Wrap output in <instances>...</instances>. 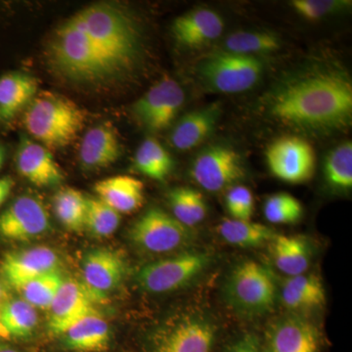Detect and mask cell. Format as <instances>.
Wrapping results in <instances>:
<instances>
[{
  "instance_id": "6da1fadb",
  "label": "cell",
  "mask_w": 352,
  "mask_h": 352,
  "mask_svg": "<svg viewBox=\"0 0 352 352\" xmlns=\"http://www.w3.org/2000/svg\"><path fill=\"white\" fill-rule=\"evenodd\" d=\"M270 113L302 131H340L351 122L352 83L349 76L335 69L298 76L271 96Z\"/></svg>"
},
{
  "instance_id": "7a4b0ae2",
  "label": "cell",
  "mask_w": 352,
  "mask_h": 352,
  "mask_svg": "<svg viewBox=\"0 0 352 352\" xmlns=\"http://www.w3.org/2000/svg\"><path fill=\"white\" fill-rule=\"evenodd\" d=\"M87 34L96 50L120 74L129 71L141 54V36L135 21L120 6L94 3L69 18Z\"/></svg>"
},
{
  "instance_id": "3957f363",
  "label": "cell",
  "mask_w": 352,
  "mask_h": 352,
  "mask_svg": "<svg viewBox=\"0 0 352 352\" xmlns=\"http://www.w3.org/2000/svg\"><path fill=\"white\" fill-rule=\"evenodd\" d=\"M23 122L30 135L39 144L47 149H61L82 131L85 115L66 97L41 92L28 106Z\"/></svg>"
},
{
  "instance_id": "277c9868",
  "label": "cell",
  "mask_w": 352,
  "mask_h": 352,
  "mask_svg": "<svg viewBox=\"0 0 352 352\" xmlns=\"http://www.w3.org/2000/svg\"><path fill=\"white\" fill-rule=\"evenodd\" d=\"M50 58L58 71L72 80L99 82L120 75L71 19L55 32L50 44Z\"/></svg>"
},
{
  "instance_id": "5b68a950",
  "label": "cell",
  "mask_w": 352,
  "mask_h": 352,
  "mask_svg": "<svg viewBox=\"0 0 352 352\" xmlns=\"http://www.w3.org/2000/svg\"><path fill=\"white\" fill-rule=\"evenodd\" d=\"M226 298L242 314L261 315L276 302L274 277L256 261H245L235 266L226 285Z\"/></svg>"
},
{
  "instance_id": "8992f818",
  "label": "cell",
  "mask_w": 352,
  "mask_h": 352,
  "mask_svg": "<svg viewBox=\"0 0 352 352\" xmlns=\"http://www.w3.org/2000/svg\"><path fill=\"white\" fill-rule=\"evenodd\" d=\"M263 65L254 56L235 53H214L199 65L201 82L220 94H240L256 85L263 75Z\"/></svg>"
},
{
  "instance_id": "52a82bcc",
  "label": "cell",
  "mask_w": 352,
  "mask_h": 352,
  "mask_svg": "<svg viewBox=\"0 0 352 352\" xmlns=\"http://www.w3.org/2000/svg\"><path fill=\"white\" fill-rule=\"evenodd\" d=\"M210 263L212 258L208 252H185L143 266L136 280L149 293H170L191 283Z\"/></svg>"
},
{
  "instance_id": "ba28073f",
  "label": "cell",
  "mask_w": 352,
  "mask_h": 352,
  "mask_svg": "<svg viewBox=\"0 0 352 352\" xmlns=\"http://www.w3.org/2000/svg\"><path fill=\"white\" fill-rule=\"evenodd\" d=\"M133 244L146 252L164 254L175 251L191 239L190 228L183 226L163 208H150L129 230Z\"/></svg>"
},
{
  "instance_id": "9c48e42d",
  "label": "cell",
  "mask_w": 352,
  "mask_h": 352,
  "mask_svg": "<svg viewBox=\"0 0 352 352\" xmlns=\"http://www.w3.org/2000/svg\"><path fill=\"white\" fill-rule=\"evenodd\" d=\"M217 339V326L212 321L192 315L157 331L148 352H212Z\"/></svg>"
},
{
  "instance_id": "30bf717a",
  "label": "cell",
  "mask_w": 352,
  "mask_h": 352,
  "mask_svg": "<svg viewBox=\"0 0 352 352\" xmlns=\"http://www.w3.org/2000/svg\"><path fill=\"white\" fill-rule=\"evenodd\" d=\"M266 163L275 177L300 184L314 175L316 156L312 145L302 138L286 135L276 139L265 152Z\"/></svg>"
},
{
  "instance_id": "8fae6325",
  "label": "cell",
  "mask_w": 352,
  "mask_h": 352,
  "mask_svg": "<svg viewBox=\"0 0 352 352\" xmlns=\"http://www.w3.org/2000/svg\"><path fill=\"white\" fill-rule=\"evenodd\" d=\"M191 175L206 191L217 193L245 177V166L239 153L227 146L206 148L194 160Z\"/></svg>"
},
{
  "instance_id": "7c38bea8",
  "label": "cell",
  "mask_w": 352,
  "mask_h": 352,
  "mask_svg": "<svg viewBox=\"0 0 352 352\" xmlns=\"http://www.w3.org/2000/svg\"><path fill=\"white\" fill-rule=\"evenodd\" d=\"M263 346L265 352H321L324 339L314 322L292 314L268 326Z\"/></svg>"
},
{
  "instance_id": "4fadbf2b",
  "label": "cell",
  "mask_w": 352,
  "mask_h": 352,
  "mask_svg": "<svg viewBox=\"0 0 352 352\" xmlns=\"http://www.w3.org/2000/svg\"><path fill=\"white\" fill-rule=\"evenodd\" d=\"M184 101V90L179 83L164 78L135 102L133 113L149 131H162L170 126Z\"/></svg>"
},
{
  "instance_id": "5bb4252c",
  "label": "cell",
  "mask_w": 352,
  "mask_h": 352,
  "mask_svg": "<svg viewBox=\"0 0 352 352\" xmlns=\"http://www.w3.org/2000/svg\"><path fill=\"white\" fill-rule=\"evenodd\" d=\"M50 219L43 201L34 196L15 199L0 214V237L13 242H28L43 236Z\"/></svg>"
},
{
  "instance_id": "9a60e30c",
  "label": "cell",
  "mask_w": 352,
  "mask_h": 352,
  "mask_svg": "<svg viewBox=\"0 0 352 352\" xmlns=\"http://www.w3.org/2000/svg\"><path fill=\"white\" fill-rule=\"evenodd\" d=\"M95 303L82 283L76 280H64L50 307L48 331L51 335L59 338L76 322L98 312Z\"/></svg>"
},
{
  "instance_id": "2e32d148",
  "label": "cell",
  "mask_w": 352,
  "mask_h": 352,
  "mask_svg": "<svg viewBox=\"0 0 352 352\" xmlns=\"http://www.w3.org/2000/svg\"><path fill=\"white\" fill-rule=\"evenodd\" d=\"M126 273V263L119 252L97 249L85 254L82 261V285L95 302H104L117 288Z\"/></svg>"
},
{
  "instance_id": "e0dca14e",
  "label": "cell",
  "mask_w": 352,
  "mask_h": 352,
  "mask_svg": "<svg viewBox=\"0 0 352 352\" xmlns=\"http://www.w3.org/2000/svg\"><path fill=\"white\" fill-rule=\"evenodd\" d=\"M60 265L56 252L38 245L7 252L0 263V271L7 283L16 289L30 280L59 270Z\"/></svg>"
},
{
  "instance_id": "ac0fdd59",
  "label": "cell",
  "mask_w": 352,
  "mask_h": 352,
  "mask_svg": "<svg viewBox=\"0 0 352 352\" xmlns=\"http://www.w3.org/2000/svg\"><path fill=\"white\" fill-rule=\"evenodd\" d=\"M16 166L21 175L38 187H54L64 180L61 168L50 149L32 139H21Z\"/></svg>"
},
{
  "instance_id": "d6986e66",
  "label": "cell",
  "mask_w": 352,
  "mask_h": 352,
  "mask_svg": "<svg viewBox=\"0 0 352 352\" xmlns=\"http://www.w3.org/2000/svg\"><path fill=\"white\" fill-rule=\"evenodd\" d=\"M223 29V20L219 14L199 7L176 18L171 30L178 43L185 47L199 48L219 38Z\"/></svg>"
},
{
  "instance_id": "ffe728a7",
  "label": "cell",
  "mask_w": 352,
  "mask_h": 352,
  "mask_svg": "<svg viewBox=\"0 0 352 352\" xmlns=\"http://www.w3.org/2000/svg\"><path fill=\"white\" fill-rule=\"evenodd\" d=\"M65 349L73 352H105L111 344L108 322L98 312L87 315L60 336Z\"/></svg>"
},
{
  "instance_id": "44dd1931",
  "label": "cell",
  "mask_w": 352,
  "mask_h": 352,
  "mask_svg": "<svg viewBox=\"0 0 352 352\" xmlns=\"http://www.w3.org/2000/svg\"><path fill=\"white\" fill-rule=\"evenodd\" d=\"M221 110L217 104L187 113L171 131V145L180 151L200 145L214 131Z\"/></svg>"
},
{
  "instance_id": "7402d4cb",
  "label": "cell",
  "mask_w": 352,
  "mask_h": 352,
  "mask_svg": "<svg viewBox=\"0 0 352 352\" xmlns=\"http://www.w3.org/2000/svg\"><path fill=\"white\" fill-rule=\"evenodd\" d=\"M97 197L119 214H131L144 201V185L138 178L116 175L105 178L94 185Z\"/></svg>"
},
{
  "instance_id": "603a6c76",
  "label": "cell",
  "mask_w": 352,
  "mask_h": 352,
  "mask_svg": "<svg viewBox=\"0 0 352 352\" xmlns=\"http://www.w3.org/2000/svg\"><path fill=\"white\" fill-rule=\"evenodd\" d=\"M120 156V144L110 124L91 127L83 136L80 148V163L87 168H106Z\"/></svg>"
},
{
  "instance_id": "cb8c5ba5",
  "label": "cell",
  "mask_w": 352,
  "mask_h": 352,
  "mask_svg": "<svg viewBox=\"0 0 352 352\" xmlns=\"http://www.w3.org/2000/svg\"><path fill=\"white\" fill-rule=\"evenodd\" d=\"M38 89L36 78L22 72H11L0 76V120H12L29 106Z\"/></svg>"
},
{
  "instance_id": "d4e9b609",
  "label": "cell",
  "mask_w": 352,
  "mask_h": 352,
  "mask_svg": "<svg viewBox=\"0 0 352 352\" xmlns=\"http://www.w3.org/2000/svg\"><path fill=\"white\" fill-rule=\"evenodd\" d=\"M275 266L287 276L305 274L311 263V248L302 236L276 235L271 242Z\"/></svg>"
},
{
  "instance_id": "484cf974",
  "label": "cell",
  "mask_w": 352,
  "mask_h": 352,
  "mask_svg": "<svg viewBox=\"0 0 352 352\" xmlns=\"http://www.w3.org/2000/svg\"><path fill=\"white\" fill-rule=\"evenodd\" d=\"M38 324L36 308L22 298H9L0 314V340H27Z\"/></svg>"
},
{
  "instance_id": "4316f807",
  "label": "cell",
  "mask_w": 352,
  "mask_h": 352,
  "mask_svg": "<svg viewBox=\"0 0 352 352\" xmlns=\"http://www.w3.org/2000/svg\"><path fill=\"white\" fill-rule=\"evenodd\" d=\"M217 233L228 244L241 248L261 247L274 239V230L251 220L224 219L217 226Z\"/></svg>"
},
{
  "instance_id": "83f0119b",
  "label": "cell",
  "mask_w": 352,
  "mask_h": 352,
  "mask_svg": "<svg viewBox=\"0 0 352 352\" xmlns=\"http://www.w3.org/2000/svg\"><path fill=\"white\" fill-rule=\"evenodd\" d=\"M168 200L173 217L188 228L198 226L207 217V204L198 190L177 187L168 192Z\"/></svg>"
},
{
  "instance_id": "f1b7e54d",
  "label": "cell",
  "mask_w": 352,
  "mask_h": 352,
  "mask_svg": "<svg viewBox=\"0 0 352 352\" xmlns=\"http://www.w3.org/2000/svg\"><path fill=\"white\" fill-rule=\"evenodd\" d=\"M134 166L143 175L163 182L173 170V160L159 141L149 138L139 146L134 157Z\"/></svg>"
},
{
  "instance_id": "f546056e",
  "label": "cell",
  "mask_w": 352,
  "mask_h": 352,
  "mask_svg": "<svg viewBox=\"0 0 352 352\" xmlns=\"http://www.w3.org/2000/svg\"><path fill=\"white\" fill-rule=\"evenodd\" d=\"M87 197L75 188L60 189L52 199L53 210L57 219L72 232L85 230Z\"/></svg>"
},
{
  "instance_id": "4dcf8cb0",
  "label": "cell",
  "mask_w": 352,
  "mask_h": 352,
  "mask_svg": "<svg viewBox=\"0 0 352 352\" xmlns=\"http://www.w3.org/2000/svg\"><path fill=\"white\" fill-rule=\"evenodd\" d=\"M60 270L30 280L16 288L21 298L34 308L50 309L64 282Z\"/></svg>"
},
{
  "instance_id": "1f68e13d",
  "label": "cell",
  "mask_w": 352,
  "mask_h": 352,
  "mask_svg": "<svg viewBox=\"0 0 352 352\" xmlns=\"http://www.w3.org/2000/svg\"><path fill=\"white\" fill-rule=\"evenodd\" d=\"M280 47L279 38L268 32H236L226 41V51L245 56L274 52Z\"/></svg>"
},
{
  "instance_id": "d6a6232c",
  "label": "cell",
  "mask_w": 352,
  "mask_h": 352,
  "mask_svg": "<svg viewBox=\"0 0 352 352\" xmlns=\"http://www.w3.org/2000/svg\"><path fill=\"white\" fill-rule=\"evenodd\" d=\"M122 214L113 210L98 197H87L85 230L94 237L106 238L118 230Z\"/></svg>"
},
{
  "instance_id": "836d02e7",
  "label": "cell",
  "mask_w": 352,
  "mask_h": 352,
  "mask_svg": "<svg viewBox=\"0 0 352 352\" xmlns=\"http://www.w3.org/2000/svg\"><path fill=\"white\" fill-rule=\"evenodd\" d=\"M326 182L333 188L349 190L352 187V143L346 141L329 153L324 166Z\"/></svg>"
},
{
  "instance_id": "e575fe53",
  "label": "cell",
  "mask_w": 352,
  "mask_h": 352,
  "mask_svg": "<svg viewBox=\"0 0 352 352\" xmlns=\"http://www.w3.org/2000/svg\"><path fill=\"white\" fill-rule=\"evenodd\" d=\"M263 212L270 223L295 224L302 219L303 208L295 197L288 193H277L266 200Z\"/></svg>"
},
{
  "instance_id": "d590c367",
  "label": "cell",
  "mask_w": 352,
  "mask_h": 352,
  "mask_svg": "<svg viewBox=\"0 0 352 352\" xmlns=\"http://www.w3.org/2000/svg\"><path fill=\"white\" fill-rule=\"evenodd\" d=\"M283 285L302 296L310 303L312 308L320 307L325 305V288L316 275L305 273V274L289 277Z\"/></svg>"
},
{
  "instance_id": "8d00e7d4",
  "label": "cell",
  "mask_w": 352,
  "mask_h": 352,
  "mask_svg": "<svg viewBox=\"0 0 352 352\" xmlns=\"http://www.w3.org/2000/svg\"><path fill=\"white\" fill-rule=\"evenodd\" d=\"M351 6L347 0H294L291 6L300 17L316 21L329 15L340 12Z\"/></svg>"
},
{
  "instance_id": "74e56055",
  "label": "cell",
  "mask_w": 352,
  "mask_h": 352,
  "mask_svg": "<svg viewBox=\"0 0 352 352\" xmlns=\"http://www.w3.org/2000/svg\"><path fill=\"white\" fill-rule=\"evenodd\" d=\"M226 208L231 219H251L254 210V196L245 186H234L228 190L226 198Z\"/></svg>"
},
{
  "instance_id": "f35d334b",
  "label": "cell",
  "mask_w": 352,
  "mask_h": 352,
  "mask_svg": "<svg viewBox=\"0 0 352 352\" xmlns=\"http://www.w3.org/2000/svg\"><path fill=\"white\" fill-rule=\"evenodd\" d=\"M222 352H265L263 342L252 333H245L227 344Z\"/></svg>"
},
{
  "instance_id": "ab89813d",
  "label": "cell",
  "mask_w": 352,
  "mask_h": 352,
  "mask_svg": "<svg viewBox=\"0 0 352 352\" xmlns=\"http://www.w3.org/2000/svg\"><path fill=\"white\" fill-rule=\"evenodd\" d=\"M14 185H15V182L10 176H4V177L0 178V207L6 203L8 197L10 196Z\"/></svg>"
},
{
  "instance_id": "60d3db41",
  "label": "cell",
  "mask_w": 352,
  "mask_h": 352,
  "mask_svg": "<svg viewBox=\"0 0 352 352\" xmlns=\"http://www.w3.org/2000/svg\"><path fill=\"white\" fill-rule=\"evenodd\" d=\"M8 298V293H7L6 286L0 281V314H1L2 308H3Z\"/></svg>"
},
{
  "instance_id": "b9f144b4",
  "label": "cell",
  "mask_w": 352,
  "mask_h": 352,
  "mask_svg": "<svg viewBox=\"0 0 352 352\" xmlns=\"http://www.w3.org/2000/svg\"><path fill=\"white\" fill-rule=\"evenodd\" d=\"M0 352H21L15 347L10 346V344L4 342L3 340H0Z\"/></svg>"
},
{
  "instance_id": "7bdbcfd3",
  "label": "cell",
  "mask_w": 352,
  "mask_h": 352,
  "mask_svg": "<svg viewBox=\"0 0 352 352\" xmlns=\"http://www.w3.org/2000/svg\"><path fill=\"white\" fill-rule=\"evenodd\" d=\"M4 163V150L2 146L0 145V170H1L2 166Z\"/></svg>"
}]
</instances>
